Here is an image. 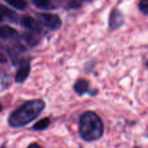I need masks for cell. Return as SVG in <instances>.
I'll return each instance as SVG.
<instances>
[{
    "label": "cell",
    "instance_id": "cell-3",
    "mask_svg": "<svg viewBox=\"0 0 148 148\" xmlns=\"http://www.w3.org/2000/svg\"><path fill=\"white\" fill-rule=\"evenodd\" d=\"M38 18L43 25L49 27L51 29H57L60 28L62 24V21L60 17L55 14L42 13L38 15Z\"/></svg>",
    "mask_w": 148,
    "mask_h": 148
},
{
    "label": "cell",
    "instance_id": "cell-15",
    "mask_svg": "<svg viewBox=\"0 0 148 148\" xmlns=\"http://www.w3.org/2000/svg\"><path fill=\"white\" fill-rule=\"evenodd\" d=\"M6 61H7V59H6L5 56L3 55L2 53H0V62L4 63V62H6Z\"/></svg>",
    "mask_w": 148,
    "mask_h": 148
},
{
    "label": "cell",
    "instance_id": "cell-10",
    "mask_svg": "<svg viewBox=\"0 0 148 148\" xmlns=\"http://www.w3.org/2000/svg\"><path fill=\"white\" fill-rule=\"evenodd\" d=\"M32 1L36 7L43 10H51L55 8L53 3L49 0H32Z\"/></svg>",
    "mask_w": 148,
    "mask_h": 148
},
{
    "label": "cell",
    "instance_id": "cell-1",
    "mask_svg": "<svg viewBox=\"0 0 148 148\" xmlns=\"http://www.w3.org/2000/svg\"><path fill=\"white\" fill-rule=\"evenodd\" d=\"M45 102L42 100H32L13 111L8 118L11 127H23L34 121L44 109Z\"/></svg>",
    "mask_w": 148,
    "mask_h": 148
},
{
    "label": "cell",
    "instance_id": "cell-4",
    "mask_svg": "<svg viewBox=\"0 0 148 148\" xmlns=\"http://www.w3.org/2000/svg\"><path fill=\"white\" fill-rule=\"evenodd\" d=\"M123 16L121 12H120L118 10H114L111 13L110 18H109V25L111 29H117L121 27L123 23Z\"/></svg>",
    "mask_w": 148,
    "mask_h": 148
},
{
    "label": "cell",
    "instance_id": "cell-12",
    "mask_svg": "<svg viewBox=\"0 0 148 148\" xmlns=\"http://www.w3.org/2000/svg\"><path fill=\"white\" fill-rule=\"evenodd\" d=\"M9 4L19 9V10H23L25 9L27 3L24 0H5Z\"/></svg>",
    "mask_w": 148,
    "mask_h": 148
},
{
    "label": "cell",
    "instance_id": "cell-11",
    "mask_svg": "<svg viewBox=\"0 0 148 148\" xmlns=\"http://www.w3.org/2000/svg\"><path fill=\"white\" fill-rule=\"evenodd\" d=\"M50 124V120L49 118H43L41 121H37L34 126H33V129L36 130V131H42L46 129Z\"/></svg>",
    "mask_w": 148,
    "mask_h": 148
},
{
    "label": "cell",
    "instance_id": "cell-2",
    "mask_svg": "<svg viewBox=\"0 0 148 148\" xmlns=\"http://www.w3.org/2000/svg\"><path fill=\"white\" fill-rule=\"evenodd\" d=\"M104 134V125L100 116L93 112H84L79 121V134L86 142L100 140Z\"/></svg>",
    "mask_w": 148,
    "mask_h": 148
},
{
    "label": "cell",
    "instance_id": "cell-5",
    "mask_svg": "<svg viewBox=\"0 0 148 148\" xmlns=\"http://www.w3.org/2000/svg\"><path fill=\"white\" fill-rule=\"evenodd\" d=\"M74 90L80 96L87 94L88 92H91V93L93 92V91L89 90L88 82V81H86L84 79H79L75 82V83L74 84Z\"/></svg>",
    "mask_w": 148,
    "mask_h": 148
},
{
    "label": "cell",
    "instance_id": "cell-17",
    "mask_svg": "<svg viewBox=\"0 0 148 148\" xmlns=\"http://www.w3.org/2000/svg\"><path fill=\"white\" fill-rule=\"evenodd\" d=\"M3 20V15H2V14L0 13V23H1V22H2Z\"/></svg>",
    "mask_w": 148,
    "mask_h": 148
},
{
    "label": "cell",
    "instance_id": "cell-18",
    "mask_svg": "<svg viewBox=\"0 0 148 148\" xmlns=\"http://www.w3.org/2000/svg\"><path fill=\"white\" fill-rule=\"evenodd\" d=\"M2 111V105H1V103H0V112Z\"/></svg>",
    "mask_w": 148,
    "mask_h": 148
},
{
    "label": "cell",
    "instance_id": "cell-7",
    "mask_svg": "<svg viewBox=\"0 0 148 148\" xmlns=\"http://www.w3.org/2000/svg\"><path fill=\"white\" fill-rule=\"evenodd\" d=\"M29 71H30V67H29V63H25L23 64L20 69L18 70V72L16 73V82H24L27 77L29 76Z\"/></svg>",
    "mask_w": 148,
    "mask_h": 148
},
{
    "label": "cell",
    "instance_id": "cell-9",
    "mask_svg": "<svg viewBox=\"0 0 148 148\" xmlns=\"http://www.w3.org/2000/svg\"><path fill=\"white\" fill-rule=\"evenodd\" d=\"M0 13L3 16H5L6 17H8L10 21H16L17 18V16L16 14V12H14L13 10H11L10 9H9L8 7L0 4Z\"/></svg>",
    "mask_w": 148,
    "mask_h": 148
},
{
    "label": "cell",
    "instance_id": "cell-16",
    "mask_svg": "<svg viewBox=\"0 0 148 148\" xmlns=\"http://www.w3.org/2000/svg\"><path fill=\"white\" fill-rule=\"evenodd\" d=\"M27 148H42L38 144H36V143H32V144H30L29 147Z\"/></svg>",
    "mask_w": 148,
    "mask_h": 148
},
{
    "label": "cell",
    "instance_id": "cell-8",
    "mask_svg": "<svg viewBox=\"0 0 148 148\" xmlns=\"http://www.w3.org/2000/svg\"><path fill=\"white\" fill-rule=\"evenodd\" d=\"M16 34H17L16 30L10 26H7V25L0 26V37L2 38L14 37L16 36Z\"/></svg>",
    "mask_w": 148,
    "mask_h": 148
},
{
    "label": "cell",
    "instance_id": "cell-13",
    "mask_svg": "<svg viewBox=\"0 0 148 148\" xmlns=\"http://www.w3.org/2000/svg\"><path fill=\"white\" fill-rule=\"evenodd\" d=\"M23 38L24 40L27 42V43L29 46H36L38 43V39L31 34H24L23 35Z\"/></svg>",
    "mask_w": 148,
    "mask_h": 148
},
{
    "label": "cell",
    "instance_id": "cell-6",
    "mask_svg": "<svg viewBox=\"0 0 148 148\" xmlns=\"http://www.w3.org/2000/svg\"><path fill=\"white\" fill-rule=\"evenodd\" d=\"M22 23L25 28H27L34 32H40L42 30V28H41V25L39 24V23L31 16H24L22 19Z\"/></svg>",
    "mask_w": 148,
    "mask_h": 148
},
{
    "label": "cell",
    "instance_id": "cell-19",
    "mask_svg": "<svg viewBox=\"0 0 148 148\" xmlns=\"http://www.w3.org/2000/svg\"><path fill=\"white\" fill-rule=\"evenodd\" d=\"M134 148H140V147H134Z\"/></svg>",
    "mask_w": 148,
    "mask_h": 148
},
{
    "label": "cell",
    "instance_id": "cell-14",
    "mask_svg": "<svg viewBox=\"0 0 148 148\" xmlns=\"http://www.w3.org/2000/svg\"><path fill=\"white\" fill-rule=\"evenodd\" d=\"M139 8L140 11L144 14H148V0H140L139 3Z\"/></svg>",
    "mask_w": 148,
    "mask_h": 148
}]
</instances>
